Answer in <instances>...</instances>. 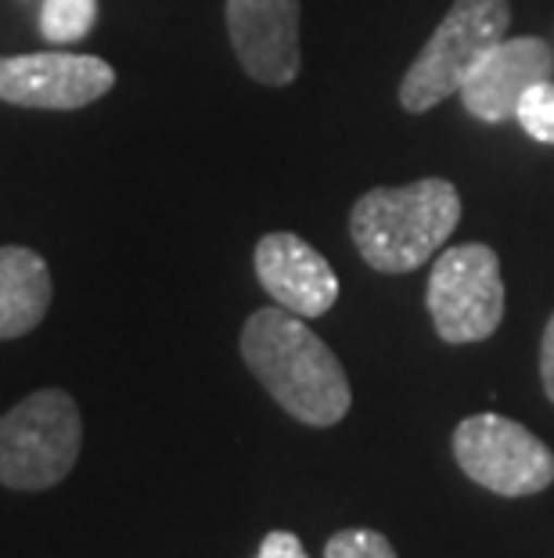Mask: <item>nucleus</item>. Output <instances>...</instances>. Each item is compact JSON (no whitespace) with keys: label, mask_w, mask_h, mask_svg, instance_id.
Wrapping results in <instances>:
<instances>
[{"label":"nucleus","mask_w":554,"mask_h":558,"mask_svg":"<svg viewBox=\"0 0 554 558\" xmlns=\"http://www.w3.org/2000/svg\"><path fill=\"white\" fill-rule=\"evenodd\" d=\"M242 357L292 418L328 429L346 418L353 389L328 342L285 306H263L242 328Z\"/></svg>","instance_id":"nucleus-1"},{"label":"nucleus","mask_w":554,"mask_h":558,"mask_svg":"<svg viewBox=\"0 0 554 558\" xmlns=\"http://www.w3.org/2000/svg\"><path fill=\"white\" fill-rule=\"evenodd\" d=\"M461 220V195L443 177L404 187H371L349 213L353 245L382 275H410L443 253Z\"/></svg>","instance_id":"nucleus-2"},{"label":"nucleus","mask_w":554,"mask_h":558,"mask_svg":"<svg viewBox=\"0 0 554 558\" xmlns=\"http://www.w3.org/2000/svg\"><path fill=\"white\" fill-rule=\"evenodd\" d=\"M84 418L65 389H37L0 414V486L40 494L73 472Z\"/></svg>","instance_id":"nucleus-3"},{"label":"nucleus","mask_w":554,"mask_h":558,"mask_svg":"<svg viewBox=\"0 0 554 558\" xmlns=\"http://www.w3.org/2000/svg\"><path fill=\"white\" fill-rule=\"evenodd\" d=\"M508 0H454L399 83V105L421 116L454 98L479 58L508 37Z\"/></svg>","instance_id":"nucleus-4"},{"label":"nucleus","mask_w":554,"mask_h":558,"mask_svg":"<svg viewBox=\"0 0 554 558\" xmlns=\"http://www.w3.org/2000/svg\"><path fill=\"white\" fill-rule=\"evenodd\" d=\"M426 303L435 336L451 347L490 339L504 320V281L497 253L482 242L443 248L432 264Z\"/></svg>","instance_id":"nucleus-5"},{"label":"nucleus","mask_w":554,"mask_h":558,"mask_svg":"<svg viewBox=\"0 0 554 558\" xmlns=\"http://www.w3.org/2000/svg\"><path fill=\"white\" fill-rule=\"evenodd\" d=\"M454 461L471 483L501 497H533L554 483V454L504 414H471L454 429Z\"/></svg>","instance_id":"nucleus-6"},{"label":"nucleus","mask_w":554,"mask_h":558,"mask_svg":"<svg viewBox=\"0 0 554 558\" xmlns=\"http://www.w3.org/2000/svg\"><path fill=\"white\" fill-rule=\"evenodd\" d=\"M115 87V69L98 54L33 51L0 58V101L22 109L73 112Z\"/></svg>","instance_id":"nucleus-7"},{"label":"nucleus","mask_w":554,"mask_h":558,"mask_svg":"<svg viewBox=\"0 0 554 558\" xmlns=\"http://www.w3.org/2000/svg\"><path fill=\"white\" fill-rule=\"evenodd\" d=\"M227 33L256 83L288 87L299 76V0H227Z\"/></svg>","instance_id":"nucleus-8"},{"label":"nucleus","mask_w":554,"mask_h":558,"mask_svg":"<svg viewBox=\"0 0 554 558\" xmlns=\"http://www.w3.org/2000/svg\"><path fill=\"white\" fill-rule=\"evenodd\" d=\"M554 76V47L540 37H504L461 83V105L479 123H508L522 94Z\"/></svg>","instance_id":"nucleus-9"},{"label":"nucleus","mask_w":554,"mask_h":558,"mask_svg":"<svg viewBox=\"0 0 554 558\" xmlns=\"http://www.w3.org/2000/svg\"><path fill=\"white\" fill-rule=\"evenodd\" d=\"M256 278L270 300L299 317H324L338 300V278L317 248L292 231H270L256 245Z\"/></svg>","instance_id":"nucleus-10"},{"label":"nucleus","mask_w":554,"mask_h":558,"mask_svg":"<svg viewBox=\"0 0 554 558\" xmlns=\"http://www.w3.org/2000/svg\"><path fill=\"white\" fill-rule=\"evenodd\" d=\"M51 270L26 245H0V339H22L51 311Z\"/></svg>","instance_id":"nucleus-11"},{"label":"nucleus","mask_w":554,"mask_h":558,"mask_svg":"<svg viewBox=\"0 0 554 558\" xmlns=\"http://www.w3.org/2000/svg\"><path fill=\"white\" fill-rule=\"evenodd\" d=\"M98 22V0H44L40 8V37L47 44H79L94 33Z\"/></svg>","instance_id":"nucleus-12"},{"label":"nucleus","mask_w":554,"mask_h":558,"mask_svg":"<svg viewBox=\"0 0 554 558\" xmlns=\"http://www.w3.org/2000/svg\"><path fill=\"white\" fill-rule=\"evenodd\" d=\"M515 120L529 137L540 141V145H554V83L551 80L537 83V87H529L522 94V101H518V109H515Z\"/></svg>","instance_id":"nucleus-13"},{"label":"nucleus","mask_w":554,"mask_h":558,"mask_svg":"<svg viewBox=\"0 0 554 558\" xmlns=\"http://www.w3.org/2000/svg\"><path fill=\"white\" fill-rule=\"evenodd\" d=\"M324 558H399V555L393 544H389L385 533L353 526V530H338L335 537L324 544Z\"/></svg>","instance_id":"nucleus-14"},{"label":"nucleus","mask_w":554,"mask_h":558,"mask_svg":"<svg viewBox=\"0 0 554 558\" xmlns=\"http://www.w3.org/2000/svg\"><path fill=\"white\" fill-rule=\"evenodd\" d=\"M256 558H310V555H306L303 541L296 537V533L274 530V533H267L263 544H259Z\"/></svg>","instance_id":"nucleus-15"},{"label":"nucleus","mask_w":554,"mask_h":558,"mask_svg":"<svg viewBox=\"0 0 554 558\" xmlns=\"http://www.w3.org/2000/svg\"><path fill=\"white\" fill-rule=\"evenodd\" d=\"M540 378H544V393L554 403V314L544 328V339H540Z\"/></svg>","instance_id":"nucleus-16"}]
</instances>
